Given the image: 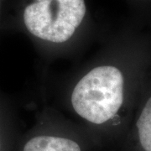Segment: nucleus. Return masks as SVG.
<instances>
[{
  "label": "nucleus",
  "mask_w": 151,
  "mask_h": 151,
  "mask_svg": "<svg viewBox=\"0 0 151 151\" xmlns=\"http://www.w3.org/2000/svg\"><path fill=\"white\" fill-rule=\"evenodd\" d=\"M141 93L129 128L116 151H151V81Z\"/></svg>",
  "instance_id": "20e7f679"
},
{
  "label": "nucleus",
  "mask_w": 151,
  "mask_h": 151,
  "mask_svg": "<svg viewBox=\"0 0 151 151\" xmlns=\"http://www.w3.org/2000/svg\"><path fill=\"white\" fill-rule=\"evenodd\" d=\"M1 29L27 36L48 61L73 57L100 33L86 0H8Z\"/></svg>",
  "instance_id": "f03ea898"
},
{
  "label": "nucleus",
  "mask_w": 151,
  "mask_h": 151,
  "mask_svg": "<svg viewBox=\"0 0 151 151\" xmlns=\"http://www.w3.org/2000/svg\"><path fill=\"white\" fill-rule=\"evenodd\" d=\"M5 1L6 0H0V30H1V22H2V16H3V12H4Z\"/></svg>",
  "instance_id": "423d86ee"
},
{
  "label": "nucleus",
  "mask_w": 151,
  "mask_h": 151,
  "mask_svg": "<svg viewBox=\"0 0 151 151\" xmlns=\"http://www.w3.org/2000/svg\"><path fill=\"white\" fill-rule=\"evenodd\" d=\"M103 40L92 58L62 79L57 103L116 151L133 119L150 51L123 29Z\"/></svg>",
  "instance_id": "f257e3e1"
},
{
  "label": "nucleus",
  "mask_w": 151,
  "mask_h": 151,
  "mask_svg": "<svg viewBox=\"0 0 151 151\" xmlns=\"http://www.w3.org/2000/svg\"><path fill=\"white\" fill-rule=\"evenodd\" d=\"M20 135L15 108L10 100L0 92V151H14Z\"/></svg>",
  "instance_id": "39448f33"
},
{
  "label": "nucleus",
  "mask_w": 151,
  "mask_h": 151,
  "mask_svg": "<svg viewBox=\"0 0 151 151\" xmlns=\"http://www.w3.org/2000/svg\"><path fill=\"white\" fill-rule=\"evenodd\" d=\"M101 137L85 124L67 118L59 109L45 106L33 126L21 134L14 151H100Z\"/></svg>",
  "instance_id": "7ed1b4c3"
}]
</instances>
